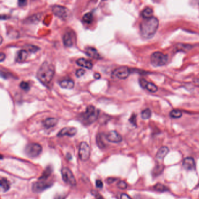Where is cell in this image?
Listing matches in <instances>:
<instances>
[{
  "label": "cell",
  "mask_w": 199,
  "mask_h": 199,
  "mask_svg": "<svg viewBox=\"0 0 199 199\" xmlns=\"http://www.w3.org/2000/svg\"><path fill=\"white\" fill-rule=\"evenodd\" d=\"M183 168L188 171L193 170L196 168V163L195 159L192 157H186L183 161Z\"/></svg>",
  "instance_id": "cell-14"
},
{
  "label": "cell",
  "mask_w": 199,
  "mask_h": 199,
  "mask_svg": "<svg viewBox=\"0 0 199 199\" xmlns=\"http://www.w3.org/2000/svg\"><path fill=\"white\" fill-rule=\"evenodd\" d=\"M51 186V183L47 182L46 181V180L42 179H39L38 181L35 182L32 185V191L36 193H39L46 189L48 188Z\"/></svg>",
  "instance_id": "cell-10"
},
{
  "label": "cell",
  "mask_w": 199,
  "mask_h": 199,
  "mask_svg": "<svg viewBox=\"0 0 199 199\" xmlns=\"http://www.w3.org/2000/svg\"><path fill=\"white\" fill-rule=\"evenodd\" d=\"M1 189L2 192H7L10 189V183L5 177H1L0 180Z\"/></svg>",
  "instance_id": "cell-22"
},
{
  "label": "cell",
  "mask_w": 199,
  "mask_h": 199,
  "mask_svg": "<svg viewBox=\"0 0 199 199\" xmlns=\"http://www.w3.org/2000/svg\"><path fill=\"white\" fill-rule=\"evenodd\" d=\"M52 12L55 16L64 21L69 19L71 16L70 11L68 8L61 5L53 6L52 7Z\"/></svg>",
  "instance_id": "cell-5"
},
{
  "label": "cell",
  "mask_w": 199,
  "mask_h": 199,
  "mask_svg": "<svg viewBox=\"0 0 199 199\" xmlns=\"http://www.w3.org/2000/svg\"><path fill=\"white\" fill-rule=\"evenodd\" d=\"M99 111L94 106H89L86 111L80 115V120L84 125H88L97 119Z\"/></svg>",
  "instance_id": "cell-3"
},
{
  "label": "cell",
  "mask_w": 199,
  "mask_h": 199,
  "mask_svg": "<svg viewBox=\"0 0 199 199\" xmlns=\"http://www.w3.org/2000/svg\"><path fill=\"white\" fill-rule=\"evenodd\" d=\"M55 73V68L52 64L44 62L37 72V78L45 86L48 85L52 80Z\"/></svg>",
  "instance_id": "cell-2"
},
{
  "label": "cell",
  "mask_w": 199,
  "mask_h": 199,
  "mask_svg": "<svg viewBox=\"0 0 199 199\" xmlns=\"http://www.w3.org/2000/svg\"><path fill=\"white\" fill-rule=\"evenodd\" d=\"M169 149L166 146L161 147L158 151L156 154V158L159 161H162L165 157V156L168 154Z\"/></svg>",
  "instance_id": "cell-16"
},
{
  "label": "cell",
  "mask_w": 199,
  "mask_h": 199,
  "mask_svg": "<svg viewBox=\"0 0 199 199\" xmlns=\"http://www.w3.org/2000/svg\"><path fill=\"white\" fill-rule=\"evenodd\" d=\"M60 86L61 88L66 89H72L74 87V82L73 80L70 79H64L60 83Z\"/></svg>",
  "instance_id": "cell-20"
},
{
  "label": "cell",
  "mask_w": 199,
  "mask_h": 199,
  "mask_svg": "<svg viewBox=\"0 0 199 199\" xmlns=\"http://www.w3.org/2000/svg\"><path fill=\"white\" fill-rule=\"evenodd\" d=\"M96 199H103L102 196H101L99 195H98V196H96Z\"/></svg>",
  "instance_id": "cell-42"
},
{
  "label": "cell",
  "mask_w": 199,
  "mask_h": 199,
  "mask_svg": "<svg viewBox=\"0 0 199 199\" xmlns=\"http://www.w3.org/2000/svg\"><path fill=\"white\" fill-rule=\"evenodd\" d=\"M74 34L72 33V32H66L63 38V43L64 45L67 47H72L74 44Z\"/></svg>",
  "instance_id": "cell-15"
},
{
  "label": "cell",
  "mask_w": 199,
  "mask_h": 199,
  "mask_svg": "<svg viewBox=\"0 0 199 199\" xmlns=\"http://www.w3.org/2000/svg\"><path fill=\"white\" fill-rule=\"evenodd\" d=\"M38 50H39V48L38 47H36V46H34V45H32L31 48H29V50L31 52H36Z\"/></svg>",
  "instance_id": "cell-35"
},
{
  "label": "cell",
  "mask_w": 199,
  "mask_h": 199,
  "mask_svg": "<svg viewBox=\"0 0 199 199\" xmlns=\"http://www.w3.org/2000/svg\"><path fill=\"white\" fill-rule=\"evenodd\" d=\"M139 83H140V85L141 86V88H143L144 89H146L149 92L155 93L158 90V87L156 86V85H155L154 83H151V82H149L147 81L144 78L140 79Z\"/></svg>",
  "instance_id": "cell-11"
},
{
  "label": "cell",
  "mask_w": 199,
  "mask_h": 199,
  "mask_svg": "<svg viewBox=\"0 0 199 199\" xmlns=\"http://www.w3.org/2000/svg\"><path fill=\"white\" fill-rule=\"evenodd\" d=\"M163 169H164V167H162L161 165H160V166H158V165L156 166L155 169L154 170L153 172V175L157 176V175L161 174L162 173V171H163Z\"/></svg>",
  "instance_id": "cell-28"
},
{
  "label": "cell",
  "mask_w": 199,
  "mask_h": 199,
  "mask_svg": "<svg viewBox=\"0 0 199 199\" xmlns=\"http://www.w3.org/2000/svg\"><path fill=\"white\" fill-rule=\"evenodd\" d=\"M77 133V129L74 127H66L63 128L57 134L58 137L68 136L72 137L75 136Z\"/></svg>",
  "instance_id": "cell-13"
},
{
  "label": "cell",
  "mask_w": 199,
  "mask_h": 199,
  "mask_svg": "<svg viewBox=\"0 0 199 199\" xmlns=\"http://www.w3.org/2000/svg\"><path fill=\"white\" fill-rule=\"evenodd\" d=\"M2 37H1V44H2Z\"/></svg>",
  "instance_id": "cell-43"
},
{
  "label": "cell",
  "mask_w": 199,
  "mask_h": 199,
  "mask_svg": "<svg viewBox=\"0 0 199 199\" xmlns=\"http://www.w3.org/2000/svg\"><path fill=\"white\" fill-rule=\"evenodd\" d=\"M90 155V149L88 144L85 142H82L80 144L78 155L80 159L82 161L88 160Z\"/></svg>",
  "instance_id": "cell-9"
},
{
  "label": "cell",
  "mask_w": 199,
  "mask_h": 199,
  "mask_svg": "<svg viewBox=\"0 0 199 199\" xmlns=\"http://www.w3.org/2000/svg\"><path fill=\"white\" fill-rule=\"evenodd\" d=\"M85 73V70L84 69H78L76 70L75 75L77 78L82 76Z\"/></svg>",
  "instance_id": "cell-31"
},
{
  "label": "cell",
  "mask_w": 199,
  "mask_h": 199,
  "mask_svg": "<svg viewBox=\"0 0 199 199\" xmlns=\"http://www.w3.org/2000/svg\"><path fill=\"white\" fill-rule=\"evenodd\" d=\"M62 175L63 180L67 184L75 186L77 185V181L71 171L67 167H64L62 169Z\"/></svg>",
  "instance_id": "cell-7"
},
{
  "label": "cell",
  "mask_w": 199,
  "mask_h": 199,
  "mask_svg": "<svg viewBox=\"0 0 199 199\" xmlns=\"http://www.w3.org/2000/svg\"><path fill=\"white\" fill-rule=\"evenodd\" d=\"M193 82H194V83L196 85V86H199V78H198V79H195L194 80V81H193Z\"/></svg>",
  "instance_id": "cell-40"
},
{
  "label": "cell",
  "mask_w": 199,
  "mask_h": 199,
  "mask_svg": "<svg viewBox=\"0 0 199 199\" xmlns=\"http://www.w3.org/2000/svg\"><path fill=\"white\" fill-rule=\"evenodd\" d=\"M96 187H97L98 188L101 189V188H103V185L102 182L100 179H97V180H96Z\"/></svg>",
  "instance_id": "cell-33"
},
{
  "label": "cell",
  "mask_w": 199,
  "mask_h": 199,
  "mask_svg": "<svg viewBox=\"0 0 199 199\" xmlns=\"http://www.w3.org/2000/svg\"><path fill=\"white\" fill-rule=\"evenodd\" d=\"M20 88H22V90L25 91H28L30 89V85L29 84L25 81H23L20 83Z\"/></svg>",
  "instance_id": "cell-30"
},
{
  "label": "cell",
  "mask_w": 199,
  "mask_h": 199,
  "mask_svg": "<svg viewBox=\"0 0 199 199\" xmlns=\"http://www.w3.org/2000/svg\"><path fill=\"white\" fill-rule=\"evenodd\" d=\"M93 15L91 13H87L83 17V21L86 23H90L93 21Z\"/></svg>",
  "instance_id": "cell-27"
},
{
  "label": "cell",
  "mask_w": 199,
  "mask_h": 199,
  "mask_svg": "<svg viewBox=\"0 0 199 199\" xmlns=\"http://www.w3.org/2000/svg\"><path fill=\"white\" fill-rule=\"evenodd\" d=\"M153 188L157 192H165L168 190V188L161 183L156 184Z\"/></svg>",
  "instance_id": "cell-24"
},
{
  "label": "cell",
  "mask_w": 199,
  "mask_h": 199,
  "mask_svg": "<svg viewBox=\"0 0 199 199\" xmlns=\"http://www.w3.org/2000/svg\"><path fill=\"white\" fill-rule=\"evenodd\" d=\"M115 180H116V179L111 177V178H109V179H107V182L109 183H111L114 182Z\"/></svg>",
  "instance_id": "cell-39"
},
{
  "label": "cell",
  "mask_w": 199,
  "mask_h": 199,
  "mask_svg": "<svg viewBox=\"0 0 199 199\" xmlns=\"http://www.w3.org/2000/svg\"><path fill=\"white\" fill-rule=\"evenodd\" d=\"M117 187L120 189H126L127 188V184L123 180L119 181L117 184Z\"/></svg>",
  "instance_id": "cell-29"
},
{
  "label": "cell",
  "mask_w": 199,
  "mask_h": 199,
  "mask_svg": "<svg viewBox=\"0 0 199 199\" xmlns=\"http://www.w3.org/2000/svg\"><path fill=\"white\" fill-rule=\"evenodd\" d=\"M5 59V55L4 53H1L0 54V61L2 62Z\"/></svg>",
  "instance_id": "cell-38"
},
{
  "label": "cell",
  "mask_w": 199,
  "mask_h": 199,
  "mask_svg": "<svg viewBox=\"0 0 199 199\" xmlns=\"http://www.w3.org/2000/svg\"><path fill=\"white\" fill-rule=\"evenodd\" d=\"M66 196L62 195H57L54 196V199H65Z\"/></svg>",
  "instance_id": "cell-36"
},
{
  "label": "cell",
  "mask_w": 199,
  "mask_h": 199,
  "mask_svg": "<svg viewBox=\"0 0 199 199\" xmlns=\"http://www.w3.org/2000/svg\"><path fill=\"white\" fill-rule=\"evenodd\" d=\"M198 186H199V185H198Z\"/></svg>",
  "instance_id": "cell-44"
},
{
  "label": "cell",
  "mask_w": 199,
  "mask_h": 199,
  "mask_svg": "<svg viewBox=\"0 0 199 199\" xmlns=\"http://www.w3.org/2000/svg\"><path fill=\"white\" fill-rule=\"evenodd\" d=\"M129 121L130 122L131 124H132L134 125H136V122H137V119H136V115L133 114L132 115V116L130 117Z\"/></svg>",
  "instance_id": "cell-32"
},
{
  "label": "cell",
  "mask_w": 199,
  "mask_h": 199,
  "mask_svg": "<svg viewBox=\"0 0 199 199\" xmlns=\"http://www.w3.org/2000/svg\"><path fill=\"white\" fill-rule=\"evenodd\" d=\"M141 116L143 119H150L151 116V111L148 108L145 109L142 111L141 113Z\"/></svg>",
  "instance_id": "cell-25"
},
{
  "label": "cell",
  "mask_w": 199,
  "mask_h": 199,
  "mask_svg": "<svg viewBox=\"0 0 199 199\" xmlns=\"http://www.w3.org/2000/svg\"><path fill=\"white\" fill-rule=\"evenodd\" d=\"M76 63L78 65L85 68L87 69H92L93 67V64H92V63L85 58H80L77 60Z\"/></svg>",
  "instance_id": "cell-21"
},
{
  "label": "cell",
  "mask_w": 199,
  "mask_h": 199,
  "mask_svg": "<svg viewBox=\"0 0 199 199\" xmlns=\"http://www.w3.org/2000/svg\"><path fill=\"white\" fill-rule=\"evenodd\" d=\"M28 56V52L25 50H20L16 57V61L17 63H23L26 61Z\"/></svg>",
  "instance_id": "cell-18"
},
{
  "label": "cell",
  "mask_w": 199,
  "mask_h": 199,
  "mask_svg": "<svg viewBox=\"0 0 199 199\" xmlns=\"http://www.w3.org/2000/svg\"><path fill=\"white\" fill-rule=\"evenodd\" d=\"M130 74V70L127 66H121L115 69L111 74L113 78L119 79H126Z\"/></svg>",
  "instance_id": "cell-8"
},
{
  "label": "cell",
  "mask_w": 199,
  "mask_h": 199,
  "mask_svg": "<svg viewBox=\"0 0 199 199\" xmlns=\"http://www.w3.org/2000/svg\"><path fill=\"white\" fill-rule=\"evenodd\" d=\"M106 139L111 143H117L122 141V136L115 131H111L106 135Z\"/></svg>",
  "instance_id": "cell-12"
},
{
  "label": "cell",
  "mask_w": 199,
  "mask_h": 199,
  "mask_svg": "<svg viewBox=\"0 0 199 199\" xmlns=\"http://www.w3.org/2000/svg\"><path fill=\"white\" fill-rule=\"evenodd\" d=\"M153 14V10L151 8H146L142 12V16L144 18V19H147L152 17Z\"/></svg>",
  "instance_id": "cell-23"
},
{
  "label": "cell",
  "mask_w": 199,
  "mask_h": 199,
  "mask_svg": "<svg viewBox=\"0 0 199 199\" xmlns=\"http://www.w3.org/2000/svg\"><path fill=\"white\" fill-rule=\"evenodd\" d=\"M168 60V56L159 51L153 53L150 58L151 64L155 67L164 66L167 63Z\"/></svg>",
  "instance_id": "cell-4"
},
{
  "label": "cell",
  "mask_w": 199,
  "mask_h": 199,
  "mask_svg": "<svg viewBox=\"0 0 199 199\" xmlns=\"http://www.w3.org/2000/svg\"><path fill=\"white\" fill-rule=\"evenodd\" d=\"M42 147L38 143H30L27 144L25 149L26 154L30 158H35L41 154Z\"/></svg>",
  "instance_id": "cell-6"
},
{
  "label": "cell",
  "mask_w": 199,
  "mask_h": 199,
  "mask_svg": "<svg viewBox=\"0 0 199 199\" xmlns=\"http://www.w3.org/2000/svg\"></svg>",
  "instance_id": "cell-45"
},
{
  "label": "cell",
  "mask_w": 199,
  "mask_h": 199,
  "mask_svg": "<svg viewBox=\"0 0 199 199\" xmlns=\"http://www.w3.org/2000/svg\"><path fill=\"white\" fill-rule=\"evenodd\" d=\"M27 2V0H18V3L20 6H24L26 5Z\"/></svg>",
  "instance_id": "cell-37"
},
{
  "label": "cell",
  "mask_w": 199,
  "mask_h": 199,
  "mask_svg": "<svg viewBox=\"0 0 199 199\" xmlns=\"http://www.w3.org/2000/svg\"><path fill=\"white\" fill-rule=\"evenodd\" d=\"M58 122V119L56 118H48L43 121V125L46 128H50L55 126Z\"/></svg>",
  "instance_id": "cell-19"
},
{
  "label": "cell",
  "mask_w": 199,
  "mask_h": 199,
  "mask_svg": "<svg viewBox=\"0 0 199 199\" xmlns=\"http://www.w3.org/2000/svg\"><path fill=\"white\" fill-rule=\"evenodd\" d=\"M85 52L87 55L90 58H92L94 59H99L100 58V55L98 51H97L96 49H95L93 47H88L86 48Z\"/></svg>",
  "instance_id": "cell-17"
},
{
  "label": "cell",
  "mask_w": 199,
  "mask_h": 199,
  "mask_svg": "<svg viewBox=\"0 0 199 199\" xmlns=\"http://www.w3.org/2000/svg\"><path fill=\"white\" fill-rule=\"evenodd\" d=\"M120 199H132L126 193H122L120 195Z\"/></svg>",
  "instance_id": "cell-34"
},
{
  "label": "cell",
  "mask_w": 199,
  "mask_h": 199,
  "mask_svg": "<svg viewBox=\"0 0 199 199\" xmlns=\"http://www.w3.org/2000/svg\"><path fill=\"white\" fill-rule=\"evenodd\" d=\"M159 24V20L154 17L144 19L140 24V32L142 37L146 39L153 37L158 29Z\"/></svg>",
  "instance_id": "cell-1"
},
{
  "label": "cell",
  "mask_w": 199,
  "mask_h": 199,
  "mask_svg": "<svg viewBox=\"0 0 199 199\" xmlns=\"http://www.w3.org/2000/svg\"><path fill=\"white\" fill-rule=\"evenodd\" d=\"M182 116V112L179 110H173L170 112V116L172 118H180Z\"/></svg>",
  "instance_id": "cell-26"
},
{
  "label": "cell",
  "mask_w": 199,
  "mask_h": 199,
  "mask_svg": "<svg viewBox=\"0 0 199 199\" xmlns=\"http://www.w3.org/2000/svg\"><path fill=\"white\" fill-rule=\"evenodd\" d=\"M94 78H95V79H99V78H101V75H100L99 73H95V75H94Z\"/></svg>",
  "instance_id": "cell-41"
}]
</instances>
